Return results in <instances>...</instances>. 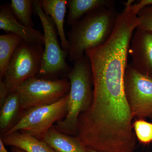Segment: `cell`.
<instances>
[{
	"instance_id": "22",
	"label": "cell",
	"mask_w": 152,
	"mask_h": 152,
	"mask_svg": "<svg viewBox=\"0 0 152 152\" xmlns=\"http://www.w3.org/2000/svg\"><path fill=\"white\" fill-rule=\"evenodd\" d=\"M12 152H26L19 148L13 147L12 149Z\"/></svg>"
},
{
	"instance_id": "7",
	"label": "cell",
	"mask_w": 152,
	"mask_h": 152,
	"mask_svg": "<svg viewBox=\"0 0 152 152\" xmlns=\"http://www.w3.org/2000/svg\"><path fill=\"white\" fill-rule=\"evenodd\" d=\"M125 93L133 118H152V77L128 64L124 76Z\"/></svg>"
},
{
	"instance_id": "16",
	"label": "cell",
	"mask_w": 152,
	"mask_h": 152,
	"mask_svg": "<svg viewBox=\"0 0 152 152\" xmlns=\"http://www.w3.org/2000/svg\"><path fill=\"white\" fill-rule=\"evenodd\" d=\"M10 5L14 15L19 22L26 26L34 27L31 19L34 1L12 0Z\"/></svg>"
},
{
	"instance_id": "20",
	"label": "cell",
	"mask_w": 152,
	"mask_h": 152,
	"mask_svg": "<svg viewBox=\"0 0 152 152\" xmlns=\"http://www.w3.org/2000/svg\"><path fill=\"white\" fill-rule=\"evenodd\" d=\"M9 95L6 85L3 79H0V106H1L5 101Z\"/></svg>"
},
{
	"instance_id": "10",
	"label": "cell",
	"mask_w": 152,
	"mask_h": 152,
	"mask_svg": "<svg viewBox=\"0 0 152 152\" xmlns=\"http://www.w3.org/2000/svg\"><path fill=\"white\" fill-rule=\"evenodd\" d=\"M41 7L44 13L50 17L56 27L58 35L63 50L68 56L70 45L64 30L65 17L66 12L67 1L66 0H40Z\"/></svg>"
},
{
	"instance_id": "2",
	"label": "cell",
	"mask_w": 152,
	"mask_h": 152,
	"mask_svg": "<svg viewBox=\"0 0 152 152\" xmlns=\"http://www.w3.org/2000/svg\"><path fill=\"white\" fill-rule=\"evenodd\" d=\"M67 77L70 83L67 113L65 118L54 126L66 134H77L79 117L89 108L93 99L92 71L86 55L74 62Z\"/></svg>"
},
{
	"instance_id": "13",
	"label": "cell",
	"mask_w": 152,
	"mask_h": 152,
	"mask_svg": "<svg viewBox=\"0 0 152 152\" xmlns=\"http://www.w3.org/2000/svg\"><path fill=\"white\" fill-rule=\"evenodd\" d=\"M1 138L4 145L19 148L26 152H54L43 141L28 134L16 132Z\"/></svg>"
},
{
	"instance_id": "12",
	"label": "cell",
	"mask_w": 152,
	"mask_h": 152,
	"mask_svg": "<svg viewBox=\"0 0 152 152\" xmlns=\"http://www.w3.org/2000/svg\"><path fill=\"white\" fill-rule=\"evenodd\" d=\"M67 6V25L72 26L91 12L104 7H115V4L111 0H69Z\"/></svg>"
},
{
	"instance_id": "21",
	"label": "cell",
	"mask_w": 152,
	"mask_h": 152,
	"mask_svg": "<svg viewBox=\"0 0 152 152\" xmlns=\"http://www.w3.org/2000/svg\"><path fill=\"white\" fill-rule=\"evenodd\" d=\"M0 152H9L5 147L4 144L1 137L0 138Z\"/></svg>"
},
{
	"instance_id": "23",
	"label": "cell",
	"mask_w": 152,
	"mask_h": 152,
	"mask_svg": "<svg viewBox=\"0 0 152 152\" xmlns=\"http://www.w3.org/2000/svg\"><path fill=\"white\" fill-rule=\"evenodd\" d=\"M87 152H99L95 151V150L91 149L89 148H87Z\"/></svg>"
},
{
	"instance_id": "19",
	"label": "cell",
	"mask_w": 152,
	"mask_h": 152,
	"mask_svg": "<svg viewBox=\"0 0 152 152\" xmlns=\"http://www.w3.org/2000/svg\"><path fill=\"white\" fill-rule=\"evenodd\" d=\"M149 6H152V0H142L135 4L132 5L130 9L136 15L142 9Z\"/></svg>"
},
{
	"instance_id": "5",
	"label": "cell",
	"mask_w": 152,
	"mask_h": 152,
	"mask_svg": "<svg viewBox=\"0 0 152 152\" xmlns=\"http://www.w3.org/2000/svg\"><path fill=\"white\" fill-rule=\"evenodd\" d=\"M42 45L23 41L11 58L3 80L9 94L28 79L36 77L39 71L43 54Z\"/></svg>"
},
{
	"instance_id": "4",
	"label": "cell",
	"mask_w": 152,
	"mask_h": 152,
	"mask_svg": "<svg viewBox=\"0 0 152 152\" xmlns=\"http://www.w3.org/2000/svg\"><path fill=\"white\" fill-rule=\"evenodd\" d=\"M34 10L39 18L44 31L45 48L39 71L42 78L49 79L64 73L71 69L66 61V54L60 46L58 33L54 22L44 13L39 0L34 1Z\"/></svg>"
},
{
	"instance_id": "11",
	"label": "cell",
	"mask_w": 152,
	"mask_h": 152,
	"mask_svg": "<svg viewBox=\"0 0 152 152\" xmlns=\"http://www.w3.org/2000/svg\"><path fill=\"white\" fill-rule=\"evenodd\" d=\"M54 152H87L85 147L77 137L61 132L53 126L43 138Z\"/></svg>"
},
{
	"instance_id": "17",
	"label": "cell",
	"mask_w": 152,
	"mask_h": 152,
	"mask_svg": "<svg viewBox=\"0 0 152 152\" xmlns=\"http://www.w3.org/2000/svg\"><path fill=\"white\" fill-rule=\"evenodd\" d=\"M133 127L136 137L142 143L149 144L152 142V123L140 119L134 122Z\"/></svg>"
},
{
	"instance_id": "3",
	"label": "cell",
	"mask_w": 152,
	"mask_h": 152,
	"mask_svg": "<svg viewBox=\"0 0 152 152\" xmlns=\"http://www.w3.org/2000/svg\"><path fill=\"white\" fill-rule=\"evenodd\" d=\"M68 94L56 102L36 106L23 112L20 118L3 136L16 132L28 134L42 140L48 131L65 118L68 110Z\"/></svg>"
},
{
	"instance_id": "14",
	"label": "cell",
	"mask_w": 152,
	"mask_h": 152,
	"mask_svg": "<svg viewBox=\"0 0 152 152\" xmlns=\"http://www.w3.org/2000/svg\"><path fill=\"white\" fill-rule=\"evenodd\" d=\"M21 111L20 97L16 92L9 94L1 106L0 129L3 135L12 127V124Z\"/></svg>"
},
{
	"instance_id": "18",
	"label": "cell",
	"mask_w": 152,
	"mask_h": 152,
	"mask_svg": "<svg viewBox=\"0 0 152 152\" xmlns=\"http://www.w3.org/2000/svg\"><path fill=\"white\" fill-rule=\"evenodd\" d=\"M139 23L137 28L152 32V6L142 9L137 14Z\"/></svg>"
},
{
	"instance_id": "6",
	"label": "cell",
	"mask_w": 152,
	"mask_h": 152,
	"mask_svg": "<svg viewBox=\"0 0 152 152\" xmlns=\"http://www.w3.org/2000/svg\"><path fill=\"white\" fill-rule=\"evenodd\" d=\"M70 83L67 79H48L34 77L19 86L18 94L21 111L43 105L56 102L69 92Z\"/></svg>"
},
{
	"instance_id": "8",
	"label": "cell",
	"mask_w": 152,
	"mask_h": 152,
	"mask_svg": "<svg viewBox=\"0 0 152 152\" xmlns=\"http://www.w3.org/2000/svg\"><path fill=\"white\" fill-rule=\"evenodd\" d=\"M129 53L137 70L152 77V32L137 28L131 39Z\"/></svg>"
},
{
	"instance_id": "15",
	"label": "cell",
	"mask_w": 152,
	"mask_h": 152,
	"mask_svg": "<svg viewBox=\"0 0 152 152\" xmlns=\"http://www.w3.org/2000/svg\"><path fill=\"white\" fill-rule=\"evenodd\" d=\"M23 41L19 36L12 33L0 36V79H3L11 58Z\"/></svg>"
},
{
	"instance_id": "9",
	"label": "cell",
	"mask_w": 152,
	"mask_h": 152,
	"mask_svg": "<svg viewBox=\"0 0 152 152\" xmlns=\"http://www.w3.org/2000/svg\"><path fill=\"white\" fill-rule=\"evenodd\" d=\"M0 29L8 34L12 33L19 36L28 43L44 45L43 34L19 22L14 15L10 5L8 4L0 7Z\"/></svg>"
},
{
	"instance_id": "1",
	"label": "cell",
	"mask_w": 152,
	"mask_h": 152,
	"mask_svg": "<svg viewBox=\"0 0 152 152\" xmlns=\"http://www.w3.org/2000/svg\"><path fill=\"white\" fill-rule=\"evenodd\" d=\"M118 14L115 7H104L73 25L67 34L69 61L74 62L83 58L86 51L105 43L115 29Z\"/></svg>"
}]
</instances>
